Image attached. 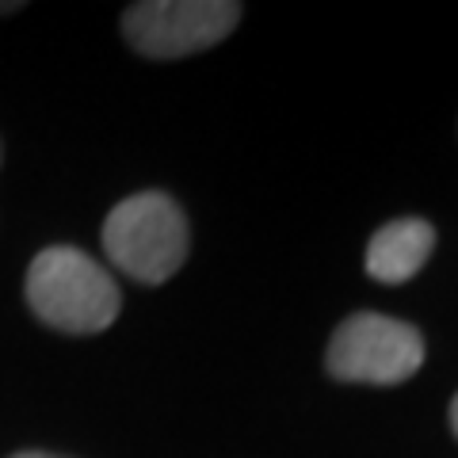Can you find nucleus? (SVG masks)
<instances>
[{
    "instance_id": "f257e3e1",
    "label": "nucleus",
    "mask_w": 458,
    "mask_h": 458,
    "mask_svg": "<svg viewBox=\"0 0 458 458\" xmlns=\"http://www.w3.org/2000/svg\"><path fill=\"white\" fill-rule=\"evenodd\" d=\"M23 291L35 318L69 336L104 333L123 310V294L111 271L69 245L42 249L27 267Z\"/></svg>"
},
{
    "instance_id": "f03ea898",
    "label": "nucleus",
    "mask_w": 458,
    "mask_h": 458,
    "mask_svg": "<svg viewBox=\"0 0 458 458\" xmlns=\"http://www.w3.org/2000/svg\"><path fill=\"white\" fill-rule=\"evenodd\" d=\"M188 218L165 191H138L123 199L104 222L107 260L146 286L176 276L188 260Z\"/></svg>"
},
{
    "instance_id": "7ed1b4c3",
    "label": "nucleus",
    "mask_w": 458,
    "mask_h": 458,
    "mask_svg": "<svg viewBox=\"0 0 458 458\" xmlns=\"http://www.w3.org/2000/svg\"><path fill=\"white\" fill-rule=\"evenodd\" d=\"M424 363V336L386 313H352L328 340L325 367L336 382L401 386Z\"/></svg>"
},
{
    "instance_id": "20e7f679",
    "label": "nucleus",
    "mask_w": 458,
    "mask_h": 458,
    "mask_svg": "<svg viewBox=\"0 0 458 458\" xmlns=\"http://www.w3.org/2000/svg\"><path fill=\"white\" fill-rule=\"evenodd\" d=\"M241 23L233 0H141L123 12V35L131 50L153 62L203 54Z\"/></svg>"
},
{
    "instance_id": "39448f33",
    "label": "nucleus",
    "mask_w": 458,
    "mask_h": 458,
    "mask_svg": "<svg viewBox=\"0 0 458 458\" xmlns=\"http://www.w3.org/2000/svg\"><path fill=\"white\" fill-rule=\"evenodd\" d=\"M432 249H436V229L424 218L386 222L367 245V276L386 286L409 283L428 264Z\"/></svg>"
},
{
    "instance_id": "423d86ee",
    "label": "nucleus",
    "mask_w": 458,
    "mask_h": 458,
    "mask_svg": "<svg viewBox=\"0 0 458 458\" xmlns=\"http://www.w3.org/2000/svg\"><path fill=\"white\" fill-rule=\"evenodd\" d=\"M8 458H62V454H50V451H16Z\"/></svg>"
},
{
    "instance_id": "0eeeda50",
    "label": "nucleus",
    "mask_w": 458,
    "mask_h": 458,
    "mask_svg": "<svg viewBox=\"0 0 458 458\" xmlns=\"http://www.w3.org/2000/svg\"><path fill=\"white\" fill-rule=\"evenodd\" d=\"M451 428H454V436H458V394H454V401H451Z\"/></svg>"
},
{
    "instance_id": "6e6552de",
    "label": "nucleus",
    "mask_w": 458,
    "mask_h": 458,
    "mask_svg": "<svg viewBox=\"0 0 458 458\" xmlns=\"http://www.w3.org/2000/svg\"><path fill=\"white\" fill-rule=\"evenodd\" d=\"M23 4H0V16H4V12H20Z\"/></svg>"
},
{
    "instance_id": "1a4fd4ad",
    "label": "nucleus",
    "mask_w": 458,
    "mask_h": 458,
    "mask_svg": "<svg viewBox=\"0 0 458 458\" xmlns=\"http://www.w3.org/2000/svg\"><path fill=\"white\" fill-rule=\"evenodd\" d=\"M0 157H4V146H0Z\"/></svg>"
}]
</instances>
